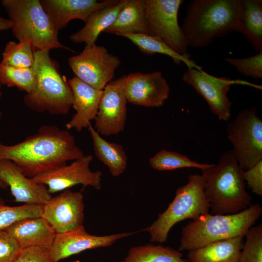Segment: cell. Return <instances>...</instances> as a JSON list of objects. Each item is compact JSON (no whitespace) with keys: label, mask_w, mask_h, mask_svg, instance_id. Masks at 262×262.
Instances as JSON below:
<instances>
[{"label":"cell","mask_w":262,"mask_h":262,"mask_svg":"<svg viewBox=\"0 0 262 262\" xmlns=\"http://www.w3.org/2000/svg\"><path fill=\"white\" fill-rule=\"evenodd\" d=\"M224 60L246 77L255 79L262 78V51L245 58L227 57Z\"/></svg>","instance_id":"d6a6232c"},{"label":"cell","mask_w":262,"mask_h":262,"mask_svg":"<svg viewBox=\"0 0 262 262\" xmlns=\"http://www.w3.org/2000/svg\"><path fill=\"white\" fill-rule=\"evenodd\" d=\"M135 232L96 236L88 233L82 225L70 231L56 233L50 248L51 254L54 262H58L87 249L109 246L118 240Z\"/></svg>","instance_id":"2e32d148"},{"label":"cell","mask_w":262,"mask_h":262,"mask_svg":"<svg viewBox=\"0 0 262 262\" xmlns=\"http://www.w3.org/2000/svg\"><path fill=\"white\" fill-rule=\"evenodd\" d=\"M149 163L151 167L159 171H170L185 167H195L202 170L212 165L198 163L180 153L164 149L151 158Z\"/></svg>","instance_id":"83f0119b"},{"label":"cell","mask_w":262,"mask_h":262,"mask_svg":"<svg viewBox=\"0 0 262 262\" xmlns=\"http://www.w3.org/2000/svg\"><path fill=\"white\" fill-rule=\"evenodd\" d=\"M0 188L2 189H6L8 188L7 186L0 180Z\"/></svg>","instance_id":"74e56055"},{"label":"cell","mask_w":262,"mask_h":262,"mask_svg":"<svg viewBox=\"0 0 262 262\" xmlns=\"http://www.w3.org/2000/svg\"><path fill=\"white\" fill-rule=\"evenodd\" d=\"M34 57V83L23 98L25 104L37 113L67 115L72 106V92L58 64L49 50L35 51Z\"/></svg>","instance_id":"277c9868"},{"label":"cell","mask_w":262,"mask_h":262,"mask_svg":"<svg viewBox=\"0 0 262 262\" xmlns=\"http://www.w3.org/2000/svg\"><path fill=\"white\" fill-rule=\"evenodd\" d=\"M77 262H81L80 261L77 260Z\"/></svg>","instance_id":"60d3db41"},{"label":"cell","mask_w":262,"mask_h":262,"mask_svg":"<svg viewBox=\"0 0 262 262\" xmlns=\"http://www.w3.org/2000/svg\"><path fill=\"white\" fill-rule=\"evenodd\" d=\"M12 22L11 30L18 41L30 43L33 51L56 49L72 51L59 40L57 31L39 0H2Z\"/></svg>","instance_id":"8992f818"},{"label":"cell","mask_w":262,"mask_h":262,"mask_svg":"<svg viewBox=\"0 0 262 262\" xmlns=\"http://www.w3.org/2000/svg\"><path fill=\"white\" fill-rule=\"evenodd\" d=\"M15 262H54L50 248L32 246L21 249Z\"/></svg>","instance_id":"836d02e7"},{"label":"cell","mask_w":262,"mask_h":262,"mask_svg":"<svg viewBox=\"0 0 262 262\" xmlns=\"http://www.w3.org/2000/svg\"><path fill=\"white\" fill-rule=\"evenodd\" d=\"M182 79L205 99L210 111L219 120L225 121L231 115L232 102L228 97L231 85L239 84L262 89V86L239 79L231 80L226 76L215 77L202 69L194 68H187L182 75Z\"/></svg>","instance_id":"30bf717a"},{"label":"cell","mask_w":262,"mask_h":262,"mask_svg":"<svg viewBox=\"0 0 262 262\" xmlns=\"http://www.w3.org/2000/svg\"><path fill=\"white\" fill-rule=\"evenodd\" d=\"M34 72L32 68H20L0 62V84L16 87L26 93H29L34 83Z\"/></svg>","instance_id":"f546056e"},{"label":"cell","mask_w":262,"mask_h":262,"mask_svg":"<svg viewBox=\"0 0 262 262\" xmlns=\"http://www.w3.org/2000/svg\"><path fill=\"white\" fill-rule=\"evenodd\" d=\"M125 93L128 102L146 107L159 108L168 98L170 87L161 71L127 75Z\"/></svg>","instance_id":"9a60e30c"},{"label":"cell","mask_w":262,"mask_h":262,"mask_svg":"<svg viewBox=\"0 0 262 262\" xmlns=\"http://www.w3.org/2000/svg\"><path fill=\"white\" fill-rule=\"evenodd\" d=\"M21 248L6 231H0V262H15Z\"/></svg>","instance_id":"e575fe53"},{"label":"cell","mask_w":262,"mask_h":262,"mask_svg":"<svg viewBox=\"0 0 262 262\" xmlns=\"http://www.w3.org/2000/svg\"><path fill=\"white\" fill-rule=\"evenodd\" d=\"M71 262H77V260L76 261H72Z\"/></svg>","instance_id":"ab89813d"},{"label":"cell","mask_w":262,"mask_h":262,"mask_svg":"<svg viewBox=\"0 0 262 262\" xmlns=\"http://www.w3.org/2000/svg\"><path fill=\"white\" fill-rule=\"evenodd\" d=\"M262 213L259 204L234 214L201 215L182 228L179 251L192 250L209 244L244 237Z\"/></svg>","instance_id":"5b68a950"},{"label":"cell","mask_w":262,"mask_h":262,"mask_svg":"<svg viewBox=\"0 0 262 262\" xmlns=\"http://www.w3.org/2000/svg\"><path fill=\"white\" fill-rule=\"evenodd\" d=\"M243 177L247 186L254 194L262 196V160L252 168L244 171Z\"/></svg>","instance_id":"d590c367"},{"label":"cell","mask_w":262,"mask_h":262,"mask_svg":"<svg viewBox=\"0 0 262 262\" xmlns=\"http://www.w3.org/2000/svg\"><path fill=\"white\" fill-rule=\"evenodd\" d=\"M1 96H2V92L1 91V85L0 84V98H1ZM2 116V114L1 111L0 110V120L1 119Z\"/></svg>","instance_id":"f35d334b"},{"label":"cell","mask_w":262,"mask_h":262,"mask_svg":"<svg viewBox=\"0 0 262 262\" xmlns=\"http://www.w3.org/2000/svg\"><path fill=\"white\" fill-rule=\"evenodd\" d=\"M34 61V51L30 43L10 41L2 53L0 63L20 68H32Z\"/></svg>","instance_id":"f1b7e54d"},{"label":"cell","mask_w":262,"mask_h":262,"mask_svg":"<svg viewBox=\"0 0 262 262\" xmlns=\"http://www.w3.org/2000/svg\"><path fill=\"white\" fill-rule=\"evenodd\" d=\"M67 82L72 92V107L76 113L66 127L67 130L74 129L80 131L95 119L103 90L96 89L75 76Z\"/></svg>","instance_id":"d6986e66"},{"label":"cell","mask_w":262,"mask_h":262,"mask_svg":"<svg viewBox=\"0 0 262 262\" xmlns=\"http://www.w3.org/2000/svg\"><path fill=\"white\" fill-rule=\"evenodd\" d=\"M75 77L92 87L102 90L113 79L121 61L104 46L85 45L79 54L68 59Z\"/></svg>","instance_id":"8fae6325"},{"label":"cell","mask_w":262,"mask_h":262,"mask_svg":"<svg viewBox=\"0 0 262 262\" xmlns=\"http://www.w3.org/2000/svg\"><path fill=\"white\" fill-rule=\"evenodd\" d=\"M183 2V0H144L148 34L177 53L187 55L188 43L178 19Z\"/></svg>","instance_id":"9c48e42d"},{"label":"cell","mask_w":262,"mask_h":262,"mask_svg":"<svg viewBox=\"0 0 262 262\" xmlns=\"http://www.w3.org/2000/svg\"><path fill=\"white\" fill-rule=\"evenodd\" d=\"M127 75L112 80L103 89L95 120L99 134L116 135L125 128L127 100L125 93Z\"/></svg>","instance_id":"7c38bea8"},{"label":"cell","mask_w":262,"mask_h":262,"mask_svg":"<svg viewBox=\"0 0 262 262\" xmlns=\"http://www.w3.org/2000/svg\"><path fill=\"white\" fill-rule=\"evenodd\" d=\"M42 7L55 29L65 27L72 20L86 22L93 12L116 4L117 0H40Z\"/></svg>","instance_id":"ac0fdd59"},{"label":"cell","mask_w":262,"mask_h":262,"mask_svg":"<svg viewBox=\"0 0 262 262\" xmlns=\"http://www.w3.org/2000/svg\"><path fill=\"white\" fill-rule=\"evenodd\" d=\"M93 159L91 155H84L68 165L43 172L31 179L36 183L46 186L50 194L78 184L99 190L102 173L100 170L92 171L90 169V164Z\"/></svg>","instance_id":"4fadbf2b"},{"label":"cell","mask_w":262,"mask_h":262,"mask_svg":"<svg viewBox=\"0 0 262 262\" xmlns=\"http://www.w3.org/2000/svg\"><path fill=\"white\" fill-rule=\"evenodd\" d=\"M241 0H193L180 26L189 46L202 48L237 32Z\"/></svg>","instance_id":"7a4b0ae2"},{"label":"cell","mask_w":262,"mask_h":262,"mask_svg":"<svg viewBox=\"0 0 262 262\" xmlns=\"http://www.w3.org/2000/svg\"><path fill=\"white\" fill-rule=\"evenodd\" d=\"M237 32L258 52L262 51V0H241Z\"/></svg>","instance_id":"cb8c5ba5"},{"label":"cell","mask_w":262,"mask_h":262,"mask_svg":"<svg viewBox=\"0 0 262 262\" xmlns=\"http://www.w3.org/2000/svg\"><path fill=\"white\" fill-rule=\"evenodd\" d=\"M201 171L204 195L212 213L234 214L251 205L252 198L245 189L244 170L231 150L220 155L218 164Z\"/></svg>","instance_id":"3957f363"},{"label":"cell","mask_w":262,"mask_h":262,"mask_svg":"<svg viewBox=\"0 0 262 262\" xmlns=\"http://www.w3.org/2000/svg\"><path fill=\"white\" fill-rule=\"evenodd\" d=\"M43 208V205L26 204L9 206L0 201V231L5 230L20 220L41 217Z\"/></svg>","instance_id":"4dcf8cb0"},{"label":"cell","mask_w":262,"mask_h":262,"mask_svg":"<svg viewBox=\"0 0 262 262\" xmlns=\"http://www.w3.org/2000/svg\"><path fill=\"white\" fill-rule=\"evenodd\" d=\"M83 195L69 189L53 197L43 208L42 216L50 225L56 233L66 232L83 225Z\"/></svg>","instance_id":"5bb4252c"},{"label":"cell","mask_w":262,"mask_h":262,"mask_svg":"<svg viewBox=\"0 0 262 262\" xmlns=\"http://www.w3.org/2000/svg\"><path fill=\"white\" fill-rule=\"evenodd\" d=\"M241 251L239 262H262V225L251 227Z\"/></svg>","instance_id":"1f68e13d"},{"label":"cell","mask_w":262,"mask_h":262,"mask_svg":"<svg viewBox=\"0 0 262 262\" xmlns=\"http://www.w3.org/2000/svg\"><path fill=\"white\" fill-rule=\"evenodd\" d=\"M6 231L18 243L21 249L32 246L51 248L56 232L42 217L20 220Z\"/></svg>","instance_id":"ffe728a7"},{"label":"cell","mask_w":262,"mask_h":262,"mask_svg":"<svg viewBox=\"0 0 262 262\" xmlns=\"http://www.w3.org/2000/svg\"><path fill=\"white\" fill-rule=\"evenodd\" d=\"M227 130L231 151L244 171L262 160V120L256 107L240 111L228 124Z\"/></svg>","instance_id":"ba28073f"},{"label":"cell","mask_w":262,"mask_h":262,"mask_svg":"<svg viewBox=\"0 0 262 262\" xmlns=\"http://www.w3.org/2000/svg\"><path fill=\"white\" fill-rule=\"evenodd\" d=\"M104 32L116 35L121 33L148 34L144 0H128L115 21Z\"/></svg>","instance_id":"603a6c76"},{"label":"cell","mask_w":262,"mask_h":262,"mask_svg":"<svg viewBox=\"0 0 262 262\" xmlns=\"http://www.w3.org/2000/svg\"><path fill=\"white\" fill-rule=\"evenodd\" d=\"M117 35L128 39L146 54L160 53L166 55L171 57L177 65L182 62L187 66V68L202 69L201 66L190 58L189 55H181L177 53L161 41L148 34L121 33Z\"/></svg>","instance_id":"484cf974"},{"label":"cell","mask_w":262,"mask_h":262,"mask_svg":"<svg viewBox=\"0 0 262 262\" xmlns=\"http://www.w3.org/2000/svg\"><path fill=\"white\" fill-rule=\"evenodd\" d=\"M188 182L178 188L175 196L167 208L143 230L150 235V241H166L169 231L177 223L189 219L194 220L209 213V204L204 195L205 181L201 175H190Z\"/></svg>","instance_id":"52a82bcc"},{"label":"cell","mask_w":262,"mask_h":262,"mask_svg":"<svg viewBox=\"0 0 262 262\" xmlns=\"http://www.w3.org/2000/svg\"><path fill=\"white\" fill-rule=\"evenodd\" d=\"M83 155L72 134L53 125L41 126L36 133L15 145L0 142V159L14 162L30 178Z\"/></svg>","instance_id":"6da1fadb"},{"label":"cell","mask_w":262,"mask_h":262,"mask_svg":"<svg viewBox=\"0 0 262 262\" xmlns=\"http://www.w3.org/2000/svg\"><path fill=\"white\" fill-rule=\"evenodd\" d=\"M11 26L12 22L8 18L0 16V32L10 29Z\"/></svg>","instance_id":"8d00e7d4"},{"label":"cell","mask_w":262,"mask_h":262,"mask_svg":"<svg viewBox=\"0 0 262 262\" xmlns=\"http://www.w3.org/2000/svg\"><path fill=\"white\" fill-rule=\"evenodd\" d=\"M128 0H120L115 4L97 10L91 14L83 27L69 37L74 43L96 44L99 35L115 21Z\"/></svg>","instance_id":"44dd1931"},{"label":"cell","mask_w":262,"mask_h":262,"mask_svg":"<svg viewBox=\"0 0 262 262\" xmlns=\"http://www.w3.org/2000/svg\"><path fill=\"white\" fill-rule=\"evenodd\" d=\"M87 128L93 140L95 155L108 168L113 176H120L125 170L128 162L123 146L103 138L91 124Z\"/></svg>","instance_id":"d4e9b609"},{"label":"cell","mask_w":262,"mask_h":262,"mask_svg":"<svg viewBox=\"0 0 262 262\" xmlns=\"http://www.w3.org/2000/svg\"><path fill=\"white\" fill-rule=\"evenodd\" d=\"M0 180L10 188L16 202L44 205L52 197L46 186L26 176L11 161L0 159Z\"/></svg>","instance_id":"e0dca14e"},{"label":"cell","mask_w":262,"mask_h":262,"mask_svg":"<svg viewBox=\"0 0 262 262\" xmlns=\"http://www.w3.org/2000/svg\"><path fill=\"white\" fill-rule=\"evenodd\" d=\"M121 262H188L182 254L168 246L147 244L131 248Z\"/></svg>","instance_id":"4316f807"},{"label":"cell","mask_w":262,"mask_h":262,"mask_svg":"<svg viewBox=\"0 0 262 262\" xmlns=\"http://www.w3.org/2000/svg\"><path fill=\"white\" fill-rule=\"evenodd\" d=\"M244 237L217 241L189 250L188 262H239Z\"/></svg>","instance_id":"7402d4cb"}]
</instances>
